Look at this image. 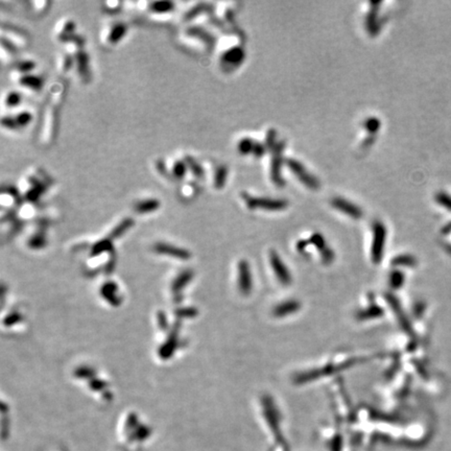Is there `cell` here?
I'll return each mask as SVG.
<instances>
[{
    "label": "cell",
    "instance_id": "obj_23",
    "mask_svg": "<svg viewBox=\"0 0 451 451\" xmlns=\"http://www.w3.org/2000/svg\"><path fill=\"white\" fill-rule=\"evenodd\" d=\"M2 124H3L4 128L11 130V131H16L19 129L14 116H4L2 119Z\"/></svg>",
    "mask_w": 451,
    "mask_h": 451
},
{
    "label": "cell",
    "instance_id": "obj_14",
    "mask_svg": "<svg viewBox=\"0 0 451 451\" xmlns=\"http://www.w3.org/2000/svg\"><path fill=\"white\" fill-rule=\"evenodd\" d=\"M227 175H228V169L227 166H218L216 168L215 172V176H214V186L217 189H220L224 186L225 180H227Z\"/></svg>",
    "mask_w": 451,
    "mask_h": 451
},
{
    "label": "cell",
    "instance_id": "obj_8",
    "mask_svg": "<svg viewBox=\"0 0 451 451\" xmlns=\"http://www.w3.org/2000/svg\"><path fill=\"white\" fill-rule=\"evenodd\" d=\"M238 151L240 154L247 155L250 153H253L255 156H261L264 153V149L261 145L255 144L251 139H242L238 144Z\"/></svg>",
    "mask_w": 451,
    "mask_h": 451
},
{
    "label": "cell",
    "instance_id": "obj_5",
    "mask_svg": "<svg viewBox=\"0 0 451 451\" xmlns=\"http://www.w3.org/2000/svg\"><path fill=\"white\" fill-rule=\"evenodd\" d=\"M282 148L283 145H276V148L274 150L273 155V161H272V178L273 181L278 185H283V180L281 178V165H282Z\"/></svg>",
    "mask_w": 451,
    "mask_h": 451
},
{
    "label": "cell",
    "instance_id": "obj_21",
    "mask_svg": "<svg viewBox=\"0 0 451 451\" xmlns=\"http://www.w3.org/2000/svg\"><path fill=\"white\" fill-rule=\"evenodd\" d=\"M366 26H368V30L372 33L375 34L378 32V18H377V14H376V10L373 9V11L369 14L368 20H366Z\"/></svg>",
    "mask_w": 451,
    "mask_h": 451
},
{
    "label": "cell",
    "instance_id": "obj_13",
    "mask_svg": "<svg viewBox=\"0 0 451 451\" xmlns=\"http://www.w3.org/2000/svg\"><path fill=\"white\" fill-rule=\"evenodd\" d=\"M188 171V166L185 160H178L172 167V177L176 180H183Z\"/></svg>",
    "mask_w": 451,
    "mask_h": 451
},
{
    "label": "cell",
    "instance_id": "obj_15",
    "mask_svg": "<svg viewBox=\"0 0 451 451\" xmlns=\"http://www.w3.org/2000/svg\"><path fill=\"white\" fill-rule=\"evenodd\" d=\"M14 118H15V120H16V124H17L18 128L20 129V128H25V127H27L28 125H30V124L32 122V120H33V115H32V113H31V112H28V111H22V112H19L18 114H16V115L14 116Z\"/></svg>",
    "mask_w": 451,
    "mask_h": 451
},
{
    "label": "cell",
    "instance_id": "obj_11",
    "mask_svg": "<svg viewBox=\"0 0 451 451\" xmlns=\"http://www.w3.org/2000/svg\"><path fill=\"white\" fill-rule=\"evenodd\" d=\"M175 9V4L172 2H154L150 4V12L156 15H164L173 12Z\"/></svg>",
    "mask_w": 451,
    "mask_h": 451
},
{
    "label": "cell",
    "instance_id": "obj_10",
    "mask_svg": "<svg viewBox=\"0 0 451 451\" xmlns=\"http://www.w3.org/2000/svg\"><path fill=\"white\" fill-rule=\"evenodd\" d=\"M272 265H273V269L276 272L279 280L281 282H283V283H290V281H291L290 274H289L288 270L285 269V266H283V264H282V262L280 261L279 257L277 255H275V254H273L272 255Z\"/></svg>",
    "mask_w": 451,
    "mask_h": 451
},
{
    "label": "cell",
    "instance_id": "obj_3",
    "mask_svg": "<svg viewBox=\"0 0 451 451\" xmlns=\"http://www.w3.org/2000/svg\"><path fill=\"white\" fill-rule=\"evenodd\" d=\"M373 244H372V257L375 262H378L382 255V250L385 241V228L381 222H375L373 227Z\"/></svg>",
    "mask_w": 451,
    "mask_h": 451
},
{
    "label": "cell",
    "instance_id": "obj_2",
    "mask_svg": "<svg viewBox=\"0 0 451 451\" xmlns=\"http://www.w3.org/2000/svg\"><path fill=\"white\" fill-rule=\"evenodd\" d=\"M288 165L291 171L297 176V178L304 183V185L312 189L319 188V181L312 174L308 173L306 171V168L300 162L294 159H290L288 161Z\"/></svg>",
    "mask_w": 451,
    "mask_h": 451
},
{
    "label": "cell",
    "instance_id": "obj_25",
    "mask_svg": "<svg viewBox=\"0 0 451 451\" xmlns=\"http://www.w3.org/2000/svg\"><path fill=\"white\" fill-rule=\"evenodd\" d=\"M379 128V121L377 119H369L366 121V129L370 132H375Z\"/></svg>",
    "mask_w": 451,
    "mask_h": 451
},
{
    "label": "cell",
    "instance_id": "obj_1",
    "mask_svg": "<svg viewBox=\"0 0 451 451\" xmlns=\"http://www.w3.org/2000/svg\"><path fill=\"white\" fill-rule=\"evenodd\" d=\"M247 205L250 208H262L265 210H281L288 206V203L282 200H271L264 197H254L244 194L243 195Z\"/></svg>",
    "mask_w": 451,
    "mask_h": 451
},
{
    "label": "cell",
    "instance_id": "obj_22",
    "mask_svg": "<svg viewBox=\"0 0 451 451\" xmlns=\"http://www.w3.org/2000/svg\"><path fill=\"white\" fill-rule=\"evenodd\" d=\"M71 65H72V59H71V56L69 54L66 53V54L61 56L60 62H59V67H60V69L63 72L68 71L70 69Z\"/></svg>",
    "mask_w": 451,
    "mask_h": 451
},
{
    "label": "cell",
    "instance_id": "obj_18",
    "mask_svg": "<svg viewBox=\"0 0 451 451\" xmlns=\"http://www.w3.org/2000/svg\"><path fill=\"white\" fill-rule=\"evenodd\" d=\"M36 68V63L32 60H23L16 64L15 69L18 71L21 75L22 74H30V72Z\"/></svg>",
    "mask_w": 451,
    "mask_h": 451
},
{
    "label": "cell",
    "instance_id": "obj_6",
    "mask_svg": "<svg viewBox=\"0 0 451 451\" xmlns=\"http://www.w3.org/2000/svg\"><path fill=\"white\" fill-rule=\"evenodd\" d=\"M332 206L335 207L337 210L341 212H344L345 214L353 217V218H360L362 215V212L360 208H358L353 203L348 202L347 200L343 199V197H335L332 200Z\"/></svg>",
    "mask_w": 451,
    "mask_h": 451
},
{
    "label": "cell",
    "instance_id": "obj_17",
    "mask_svg": "<svg viewBox=\"0 0 451 451\" xmlns=\"http://www.w3.org/2000/svg\"><path fill=\"white\" fill-rule=\"evenodd\" d=\"M22 96L18 91H10L5 97V105L8 108H16L21 104Z\"/></svg>",
    "mask_w": 451,
    "mask_h": 451
},
{
    "label": "cell",
    "instance_id": "obj_4",
    "mask_svg": "<svg viewBox=\"0 0 451 451\" xmlns=\"http://www.w3.org/2000/svg\"><path fill=\"white\" fill-rule=\"evenodd\" d=\"M243 61V50L235 47L225 51L221 55V66L224 68H235Z\"/></svg>",
    "mask_w": 451,
    "mask_h": 451
},
{
    "label": "cell",
    "instance_id": "obj_12",
    "mask_svg": "<svg viewBox=\"0 0 451 451\" xmlns=\"http://www.w3.org/2000/svg\"><path fill=\"white\" fill-rule=\"evenodd\" d=\"M160 207V201L156 199H148L140 201L135 205V210L139 213H149L157 210Z\"/></svg>",
    "mask_w": 451,
    "mask_h": 451
},
{
    "label": "cell",
    "instance_id": "obj_20",
    "mask_svg": "<svg viewBox=\"0 0 451 451\" xmlns=\"http://www.w3.org/2000/svg\"><path fill=\"white\" fill-rule=\"evenodd\" d=\"M298 303L296 302H289V303H284L280 305L277 310H276V315L277 316H283V315H288L291 313H294L295 310L298 308Z\"/></svg>",
    "mask_w": 451,
    "mask_h": 451
},
{
    "label": "cell",
    "instance_id": "obj_24",
    "mask_svg": "<svg viewBox=\"0 0 451 451\" xmlns=\"http://www.w3.org/2000/svg\"><path fill=\"white\" fill-rule=\"evenodd\" d=\"M180 192L183 195V197H185V199H190L192 193L195 192V190H194V187L191 184H187V185H183L182 186Z\"/></svg>",
    "mask_w": 451,
    "mask_h": 451
},
{
    "label": "cell",
    "instance_id": "obj_16",
    "mask_svg": "<svg viewBox=\"0 0 451 451\" xmlns=\"http://www.w3.org/2000/svg\"><path fill=\"white\" fill-rule=\"evenodd\" d=\"M185 162L187 163L188 169H189V171L192 172V174L194 175V177L199 178V179H203V177H204V171H203L202 166H201L199 163H197V162H196L193 158H191V157H186Z\"/></svg>",
    "mask_w": 451,
    "mask_h": 451
},
{
    "label": "cell",
    "instance_id": "obj_9",
    "mask_svg": "<svg viewBox=\"0 0 451 451\" xmlns=\"http://www.w3.org/2000/svg\"><path fill=\"white\" fill-rule=\"evenodd\" d=\"M128 26L126 23L118 22L111 27V30L108 34V43L115 45L119 43V41L127 35Z\"/></svg>",
    "mask_w": 451,
    "mask_h": 451
},
{
    "label": "cell",
    "instance_id": "obj_7",
    "mask_svg": "<svg viewBox=\"0 0 451 451\" xmlns=\"http://www.w3.org/2000/svg\"><path fill=\"white\" fill-rule=\"evenodd\" d=\"M19 84L21 86L31 89L34 91H39L42 87H43V77L36 75V74H22L19 79H18Z\"/></svg>",
    "mask_w": 451,
    "mask_h": 451
},
{
    "label": "cell",
    "instance_id": "obj_19",
    "mask_svg": "<svg viewBox=\"0 0 451 451\" xmlns=\"http://www.w3.org/2000/svg\"><path fill=\"white\" fill-rule=\"evenodd\" d=\"M78 71L81 76H86L88 72V56L85 52H79L76 56Z\"/></svg>",
    "mask_w": 451,
    "mask_h": 451
}]
</instances>
